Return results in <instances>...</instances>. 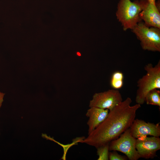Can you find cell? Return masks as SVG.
Masks as SVG:
<instances>
[{"instance_id":"1","label":"cell","mask_w":160,"mask_h":160,"mask_svg":"<svg viewBox=\"0 0 160 160\" xmlns=\"http://www.w3.org/2000/svg\"><path fill=\"white\" fill-rule=\"evenodd\" d=\"M132 102L131 99L127 97L109 111L104 121L80 142L97 148L118 138L129 128L137 111L141 107L138 104L131 106Z\"/></svg>"},{"instance_id":"2","label":"cell","mask_w":160,"mask_h":160,"mask_svg":"<svg viewBox=\"0 0 160 160\" xmlns=\"http://www.w3.org/2000/svg\"><path fill=\"white\" fill-rule=\"evenodd\" d=\"M148 0H119L116 13L117 18L124 31L132 30L141 21L139 15Z\"/></svg>"},{"instance_id":"3","label":"cell","mask_w":160,"mask_h":160,"mask_svg":"<svg viewBox=\"0 0 160 160\" xmlns=\"http://www.w3.org/2000/svg\"><path fill=\"white\" fill-rule=\"evenodd\" d=\"M144 69L145 74L139 79L137 82V89L135 98L137 104L140 105L145 102V97L151 90L160 89V61L153 66L149 63L146 65Z\"/></svg>"},{"instance_id":"4","label":"cell","mask_w":160,"mask_h":160,"mask_svg":"<svg viewBox=\"0 0 160 160\" xmlns=\"http://www.w3.org/2000/svg\"><path fill=\"white\" fill-rule=\"evenodd\" d=\"M132 30L140 41L143 49L160 52V28L149 27L141 21Z\"/></svg>"},{"instance_id":"5","label":"cell","mask_w":160,"mask_h":160,"mask_svg":"<svg viewBox=\"0 0 160 160\" xmlns=\"http://www.w3.org/2000/svg\"><path fill=\"white\" fill-rule=\"evenodd\" d=\"M136 139L133 137L129 128L116 139L109 143V151H116L125 154L129 160L141 158L135 147Z\"/></svg>"},{"instance_id":"6","label":"cell","mask_w":160,"mask_h":160,"mask_svg":"<svg viewBox=\"0 0 160 160\" xmlns=\"http://www.w3.org/2000/svg\"><path fill=\"white\" fill-rule=\"evenodd\" d=\"M122 101L121 94L118 90L111 89L95 93L90 101L89 107L108 109L110 111Z\"/></svg>"},{"instance_id":"7","label":"cell","mask_w":160,"mask_h":160,"mask_svg":"<svg viewBox=\"0 0 160 160\" xmlns=\"http://www.w3.org/2000/svg\"><path fill=\"white\" fill-rule=\"evenodd\" d=\"M135 147L141 158L153 159L160 149V138L153 136L138 137L136 140Z\"/></svg>"},{"instance_id":"8","label":"cell","mask_w":160,"mask_h":160,"mask_svg":"<svg viewBox=\"0 0 160 160\" xmlns=\"http://www.w3.org/2000/svg\"><path fill=\"white\" fill-rule=\"evenodd\" d=\"M129 129L132 136L136 139L148 135L160 136V123L155 124L135 119Z\"/></svg>"},{"instance_id":"9","label":"cell","mask_w":160,"mask_h":160,"mask_svg":"<svg viewBox=\"0 0 160 160\" xmlns=\"http://www.w3.org/2000/svg\"><path fill=\"white\" fill-rule=\"evenodd\" d=\"M141 20L149 27L160 28V13L159 5L155 3L147 2L140 13Z\"/></svg>"},{"instance_id":"10","label":"cell","mask_w":160,"mask_h":160,"mask_svg":"<svg viewBox=\"0 0 160 160\" xmlns=\"http://www.w3.org/2000/svg\"><path fill=\"white\" fill-rule=\"evenodd\" d=\"M90 108L86 114V116L89 118L87 123L88 126V135L104 121L109 112L108 109L94 107Z\"/></svg>"},{"instance_id":"11","label":"cell","mask_w":160,"mask_h":160,"mask_svg":"<svg viewBox=\"0 0 160 160\" xmlns=\"http://www.w3.org/2000/svg\"><path fill=\"white\" fill-rule=\"evenodd\" d=\"M145 102L147 104L156 105L160 107V91L154 89L150 91L146 95Z\"/></svg>"},{"instance_id":"12","label":"cell","mask_w":160,"mask_h":160,"mask_svg":"<svg viewBox=\"0 0 160 160\" xmlns=\"http://www.w3.org/2000/svg\"><path fill=\"white\" fill-rule=\"evenodd\" d=\"M124 75L123 73L116 71L112 74L110 85L113 89L118 90L121 88L124 85Z\"/></svg>"},{"instance_id":"13","label":"cell","mask_w":160,"mask_h":160,"mask_svg":"<svg viewBox=\"0 0 160 160\" xmlns=\"http://www.w3.org/2000/svg\"><path fill=\"white\" fill-rule=\"evenodd\" d=\"M96 148L97 154L98 156V160H109V143H107Z\"/></svg>"},{"instance_id":"14","label":"cell","mask_w":160,"mask_h":160,"mask_svg":"<svg viewBox=\"0 0 160 160\" xmlns=\"http://www.w3.org/2000/svg\"><path fill=\"white\" fill-rule=\"evenodd\" d=\"M108 158L110 160H127L128 159L126 156L120 155L116 151L109 152Z\"/></svg>"},{"instance_id":"15","label":"cell","mask_w":160,"mask_h":160,"mask_svg":"<svg viewBox=\"0 0 160 160\" xmlns=\"http://www.w3.org/2000/svg\"><path fill=\"white\" fill-rule=\"evenodd\" d=\"M4 95V93L0 91V108H1L3 101V98Z\"/></svg>"},{"instance_id":"16","label":"cell","mask_w":160,"mask_h":160,"mask_svg":"<svg viewBox=\"0 0 160 160\" xmlns=\"http://www.w3.org/2000/svg\"><path fill=\"white\" fill-rule=\"evenodd\" d=\"M148 1L150 2L155 3L156 0H148Z\"/></svg>"},{"instance_id":"17","label":"cell","mask_w":160,"mask_h":160,"mask_svg":"<svg viewBox=\"0 0 160 160\" xmlns=\"http://www.w3.org/2000/svg\"></svg>"}]
</instances>
